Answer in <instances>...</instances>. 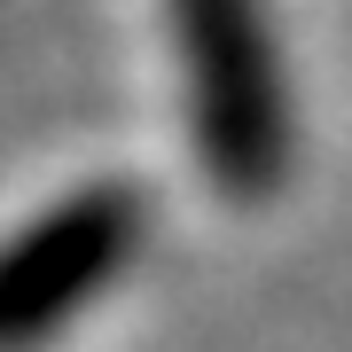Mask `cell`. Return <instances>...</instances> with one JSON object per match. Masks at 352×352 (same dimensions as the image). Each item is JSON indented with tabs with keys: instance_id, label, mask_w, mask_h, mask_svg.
Instances as JSON below:
<instances>
[{
	"instance_id": "6da1fadb",
	"label": "cell",
	"mask_w": 352,
	"mask_h": 352,
	"mask_svg": "<svg viewBox=\"0 0 352 352\" xmlns=\"http://www.w3.org/2000/svg\"><path fill=\"white\" fill-rule=\"evenodd\" d=\"M173 24L188 47L212 157H227L235 173H266L282 118H274V55H266L258 0H173Z\"/></svg>"
}]
</instances>
